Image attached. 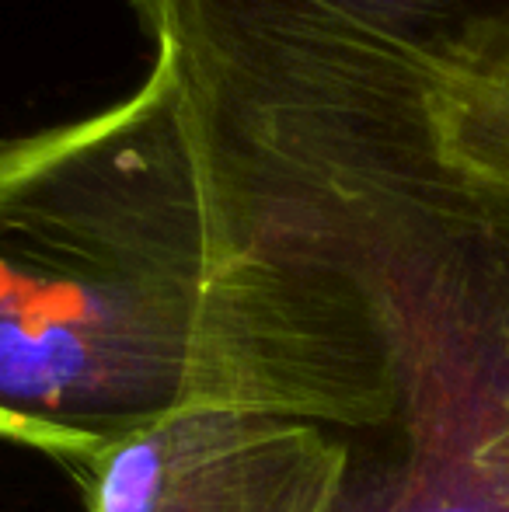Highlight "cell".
<instances>
[{"label": "cell", "instance_id": "1", "mask_svg": "<svg viewBox=\"0 0 509 512\" xmlns=\"http://www.w3.org/2000/svg\"><path fill=\"white\" fill-rule=\"evenodd\" d=\"M471 338L346 192L185 129L161 56L98 112L0 133V439L74 478L189 408L384 429Z\"/></svg>", "mask_w": 509, "mask_h": 512}, {"label": "cell", "instance_id": "2", "mask_svg": "<svg viewBox=\"0 0 509 512\" xmlns=\"http://www.w3.org/2000/svg\"><path fill=\"white\" fill-rule=\"evenodd\" d=\"M353 432L241 408H189L77 478L88 512H332Z\"/></svg>", "mask_w": 509, "mask_h": 512}, {"label": "cell", "instance_id": "4", "mask_svg": "<svg viewBox=\"0 0 509 512\" xmlns=\"http://www.w3.org/2000/svg\"><path fill=\"white\" fill-rule=\"evenodd\" d=\"M381 39L509 95V0H328Z\"/></svg>", "mask_w": 509, "mask_h": 512}, {"label": "cell", "instance_id": "3", "mask_svg": "<svg viewBox=\"0 0 509 512\" xmlns=\"http://www.w3.org/2000/svg\"><path fill=\"white\" fill-rule=\"evenodd\" d=\"M332 512H509V370L429 377L391 425L353 432Z\"/></svg>", "mask_w": 509, "mask_h": 512}]
</instances>
